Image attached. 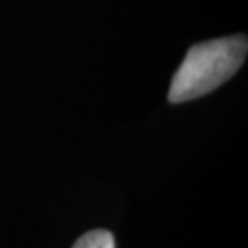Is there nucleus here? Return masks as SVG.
Wrapping results in <instances>:
<instances>
[{"label":"nucleus","mask_w":248,"mask_h":248,"mask_svg":"<svg viewBox=\"0 0 248 248\" xmlns=\"http://www.w3.org/2000/svg\"><path fill=\"white\" fill-rule=\"evenodd\" d=\"M247 52L245 35L224 37L191 46L171 81L169 101L184 103L219 89L243 66Z\"/></svg>","instance_id":"f257e3e1"},{"label":"nucleus","mask_w":248,"mask_h":248,"mask_svg":"<svg viewBox=\"0 0 248 248\" xmlns=\"http://www.w3.org/2000/svg\"><path fill=\"white\" fill-rule=\"evenodd\" d=\"M72 248H116L112 233L107 230H94L81 235Z\"/></svg>","instance_id":"f03ea898"}]
</instances>
